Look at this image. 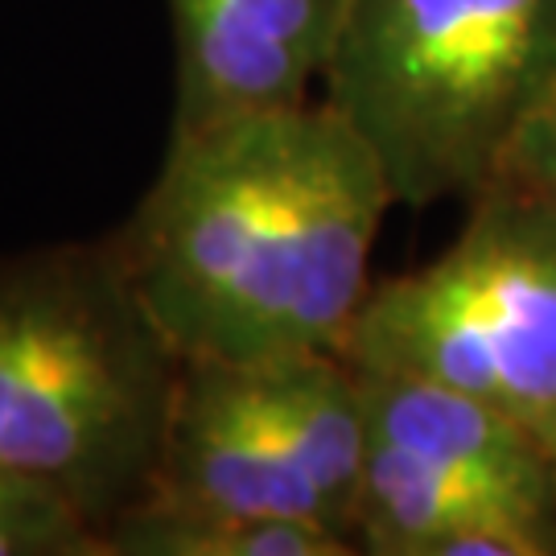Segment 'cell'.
I'll list each match as a JSON object with an SVG mask.
<instances>
[{"mask_svg":"<svg viewBox=\"0 0 556 556\" xmlns=\"http://www.w3.org/2000/svg\"><path fill=\"white\" fill-rule=\"evenodd\" d=\"M392 190L326 100L169 132L116 252L181 363L342 355Z\"/></svg>","mask_w":556,"mask_h":556,"instance_id":"6da1fadb","label":"cell"},{"mask_svg":"<svg viewBox=\"0 0 556 556\" xmlns=\"http://www.w3.org/2000/svg\"><path fill=\"white\" fill-rule=\"evenodd\" d=\"M181 383L116 239L0 260V466L87 523L124 516L157 466Z\"/></svg>","mask_w":556,"mask_h":556,"instance_id":"7a4b0ae2","label":"cell"},{"mask_svg":"<svg viewBox=\"0 0 556 556\" xmlns=\"http://www.w3.org/2000/svg\"><path fill=\"white\" fill-rule=\"evenodd\" d=\"M556 83V0H342L321 100L396 206L475 199Z\"/></svg>","mask_w":556,"mask_h":556,"instance_id":"3957f363","label":"cell"},{"mask_svg":"<svg viewBox=\"0 0 556 556\" xmlns=\"http://www.w3.org/2000/svg\"><path fill=\"white\" fill-rule=\"evenodd\" d=\"M470 202L450 252L371 285L342 358L486 400L544 433L556 420V211L507 178Z\"/></svg>","mask_w":556,"mask_h":556,"instance_id":"277c9868","label":"cell"},{"mask_svg":"<svg viewBox=\"0 0 556 556\" xmlns=\"http://www.w3.org/2000/svg\"><path fill=\"white\" fill-rule=\"evenodd\" d=\"M174 29V124L305 103L321 83L342 0H165Z\"/></svg>","mask_w":556,"mask_h":556,"instance_id":"5b68a950","label":"cell"},{"mask_svg":"<svg viewBox=\"0 0 556 556\" xmlns=\"http://www.w3.org/2000/svg\"><path fill=\"white\" fill-rule=\"evenodd\" d=\"M140 498L236 516L305 519L342 536L314 482L260 425L239 396L231 371L219 363H181L174 413L149 491Z\"/></svg>","mask_w":556,"mask_h":556,"instance_id":"8992f818","label":"cell"},{"mask_svg":"<svg viewBox=\"0 0 556 556\" xmlns=\"http://www.w3.org/2000/svg\"><path fill=\"white\" fill-rule=\"evenodd\" d=\"M355 553L548 556L556 553V516L367 438Z\"/></svg>","mask_w":556,"mask_h":556,"instance_id":"52a82bcc","label":"cell"},{"mask_svg":"<svg viewBox=\"0 0 556 556\" xmlns=\"http://www.w3.org/2000/svg\"><path fill=\"white\" fill-rule=\"evenodd\" d=\"M363 376V371H358ZM367 438L556 516L553 457L532 425L486 400L404 376H363Z\"/></svg>","mask_w":556,"mask_h":556,"instance_id":"ba28073f","label":"cell"},{"mask_svg":"<svg viewBox=\"0 0 556 556\" xmlns=\"http://www.w3.org/2000/svg\"><path fill=\"white\" fill-rule=\"evenodd\" d=\"M227 371L243 404L314 482L338 532L355 544L358 486L367 462L363 376L342 355H298Z\"/></svg>","mask_w":556,"mask_h":556,"instance_id":"9c48e42d","label":"cell"},{"mask_svg":"<svg viewBox=\"0 0 556 556\" xmlns=\"http://www.w3.org/2000/svg\"><path fill=\"white\" fill-rule=\"evenodd\" d=\"M108 556H346L351 540L321 523L236 516L211 507H178L137 498L103 528Z\"/></svg>","mask_w":556,"mask_h":556,"instance_id":"30bf717a","label":"cell"},{"mask_svg":"<svg viewBox=\"0 0 556 556\" xmlns=\"http://www.w3.org/2000/svg\"><path fill=\"white\" fill-rule=\"evenodd\" d=\"M0 556H108L96 523L34 478L0 466Z\"/></svg>","mask_w":556,"mask_h":556,"instance_id":"8fae6325","label":"cell"},{"mask_svg":"<svg viewBox=\"0 0 556 556\" xmlns=\"http://www.w3.org/2000/svg\"><path fill=\"white\" fill-rule=\"evenodd\" d=\"M519 137H540V140H556V83L553 91L544 96V103L536 108V116L528 119V128Z\"/></svg>","mask_w":556,"mask_h":556,"instance_id":"7c38bea8","label":"cell"},{"mask_svg":"<svg viewBox=\"0 0 556 556\" xmlns=\"http://www.w3.org/2000/svg\"><path fill=\"white\" fill-rule=\"evenodd\" d=\"M540 441H544V450H548V457H553V470H556V420L540 433Z\"/></svg>","mask_w":556,"mask_h":556,"instance_id":"4fadbf2b","label":"cell"}]
</instances>
